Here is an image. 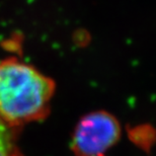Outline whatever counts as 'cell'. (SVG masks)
I'll list each match as a JSON object with an SVG mask.
<instances>
[{"label":"cell","instance_id":"6da1fadb","mask_svg":"<svg viewBox=\"0 0 156 156\" xmlns=\"http://www.w3.org/2000/svg\"><path fill=\"white\" fill-rule=\"evenodd\" d=\"M55 81L14 57L0 62V119L10 126L41 121L49 114Z\"/></svg>","mask_w":156,"mask_h":156},{"label":"cell","instance_id":"7a4b0ae2","mask_svg":"<svg viewBox=\"0 0 156 156\" xmlns=\"http://www.w3.org/2000/svg\"><path fill=\"white\" fill-rule=\"evenodd\" d=\"M120 137L121 126L116 117L105 111L92 112L78 122L71 149L76 156H102Z\"/></svg>","mask_w":156,"mask_h":156},{"label":"cell","instance_id":"3957f363","mask_svg":"<svg viewBox=\"0 0 156 156\" xmlns=\"http://www.w3.org/2000/svg\"><path fill=\"white\" fill-rule=\"evenodd\" d=\"M0 156H23L16 144L13 127L0 119Z\"/></svg>","mask_w":156,"mask_h":156}]
</instances>
